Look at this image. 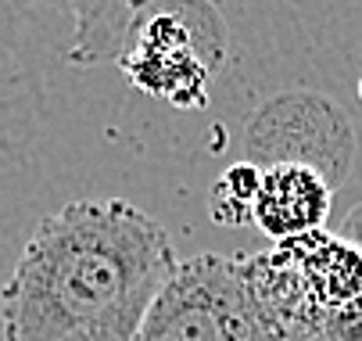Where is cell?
I'll use <instances>...</instances> for the list:
<instances>
[{"label":"cell","instance_id":"obj_5","mask_svg":"<svg viewBox=\"0 0 362 341\" xmlns=\"http://www.w3.org/2000/svg\"><path fill=\"white\" fill-rule=\"evenodd\" d=\"M69 0H0V162H18L40 133L47 112V58Z\"/></svg>","mask_w":362,"mask_h":341},{"label":"cell","instance_id":"obj_10","mask_svg":"<svg viewBox=\"0 0 362 341\" xmlns=\"http://www.w3.org/2000/svg\"><path fill=\"white\" fill-rule=\"evenodd\" d=\"M344 241H351V245L362 252V205H355L348 216H344V223H341V230H337Z\"/></svg>","mask_w":362,"mask_h":341},{"label":"cell","instance_id":"obj_1","mask_svg":"<svg viewBox=\"0 0 362 341\" xmlns=\"http://www.w3.org/2000/svg\"><path fill=\"white\" fill-rule=\"evenodd\" d=\"M180 266L165 226L122 198L50 212L0 284L4 341H133Z\"/></svg>","mask_w":362,"mask_h":341},{"label":"cell","instance_id":"obj_2","mask_svg":"<svg viewBox=\"0 0 362 341\" xmlns=\"http://www.w3.org/2000/svg\"><path fill=\"white\" fill-rule=\"evenodd\" d=\"M230 58V29L212 0H151L115 58L122 76L154 101L204 108L209 86Z\"/></svg>","mask_w":362,"mask_h":341},{"label":"cell","instance_id":"obj_8","mask_svg":"<svg viewBox=\"0 0 362 341\" xmlns=\"http://www.w3.org/2000/svg\"><path fill=\"white\" fill-rule=\"evenodd\" d=\"M258 166L251 162H237L230 166L216 190H212V216L216 223H251V202H255V190H258Z\"/></svg>","mask_w":362,"mask_h":341},{"label":"cell","instance_id":"obj_6","mask_svg":"<svg viewBox=\"0 0 362 341\" xmlns=\"http://www.w3.org/2000/svg\"><path fill=\"white\" fill-rule=\"evenodd\" d=\"M334 205L327 180L305 166H266L258 173V190L251 202V223L273 241L323 230Z\"/></svg>","mask_w":362,"mask_h":341},{"label":"cell","instance_id":"obj_3","mask_svg":"<svg viewBox=\"0 0 362 341\" xmlns=\"http://www.w3.org/2000/svg\"><path fill=\"white\" fill-rule=\"evenodd\" d=\"M133 341H280L240 259L194 255L173 270Z\"/></svg>","mask_w":362,"mask_h":341},{"label":"cell","instance_id":"obj_9","mask_svg":"<svg viewBox=\"0 0 362 341\" xmlns=\"http://www.w3.org/2000/svg\"><path fill=\"white\" fill-rule=\"evenodd\" d=\"M316 341H362V299L341 309H330L316 330Z\"/></svg>","mask_w":362,"mask_h":341},{"label":"cell","instance_id":"obj_4","mask_svg":"<svg viewBox=\"0 0 362 341\" xmlns=\"http://www.w3.org/2000/svg\"><path fill=\"white\" fill-rule=\"evenodd\" d=\"M244 162L305 166L337 190L355 166V129L348 112L327 93L284 90L258 105L244 126Z\"/></svg>","mask_w":362,"mask_h":341},{"label":"cell","instance_id":"obj_7","mask_svg":"<svg viewBox=\"0 0 362 341\" xmlns=\"http://www.w3.org/2000/svg\"><path fill=\"white\" fill-rule=\"evenodd\" d=\"M144 4H151V0H69L72 36L65 47V62L72 65L115 62Z\"/></svg>","mask_w":362,"mask_h":341}]
</instances>
